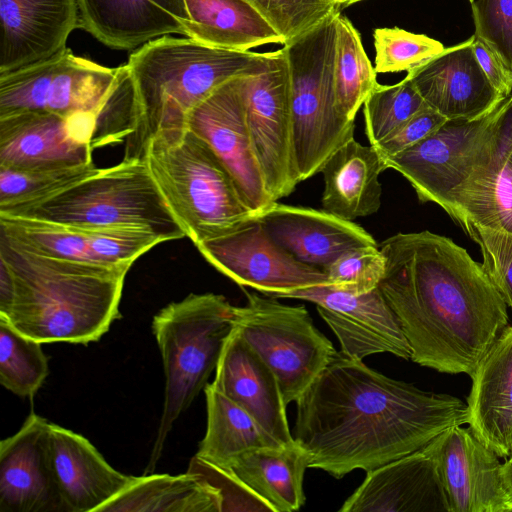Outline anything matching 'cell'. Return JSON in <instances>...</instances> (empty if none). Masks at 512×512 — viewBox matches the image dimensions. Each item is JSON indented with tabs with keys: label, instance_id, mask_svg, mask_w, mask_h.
I'll list each match as a JSON object with an SVG mask.
<instances>
[{
	"label": "cell",
	"instance_id": "obj_1",
	"mask_svg": "<svg viewBox=\"0 0 512 512\" xmlns=\"http://www.w3.org/2000/svg\"><path fill=\"white\" fill-rule=\"evenodd\" d=\"M296 404L294 440L310 468L337 479L374 470L468 422L460 398L392 379L341 351Z\"/></svg>",
	"mask_w": 512,
	"mask_h": 512
},
{
	"label": "cell",
	"instance_id": "obj_2",
	"mask_svg": "<svg viewBox=\"0 0 512 512\" xmlns=\"http://www.w3.org/2000/svg\"><path fill=\"white\" fill-rule=\"evenodd\" d=\"M379 247L386 261L379 289L401 324L410 360L470 376L508 325V306L482 263L428 230L397 233Z\"/></svg>",
	"mask_w": 512,
	"mask_h": 512
},
{
	"label": "cell",
	"instance_id": "obj_3",
	"mask_svg": "<svg viewBox=\"0 0 512 512\" xmlns=\"http://www.w3.org/2000/svg\"><path fill=\"white\" fill-rule=\"evenodd\" d=\"M130 267L51 258L0 235V318L42 344L98 341L120 317Z\"/></svg>",
	"mask_w": 512,
	"mask_h": 512
},
{
	"label": "cell",
	"instance_id": "obj_4",
	"mask_svg": "<svg viewBox=\"0 0 512 512\" xmlns=\"http://www.w3.org/2000/svg\"><path fill=\"white\" fill-rule=\"evenodd\" d=\"M277 56L278 50H229L168 35L142 45L126 64L134 86L135 116L124 160H143L150 140L185 128L190 111L214 89L271 68Z\"/></svg>",
	"mask_w": 512,
	"mask_h": 512
},
{
	"label": "cell",
	"instance_id": "obj_5",
	"mask_svg": "<svg viewBox=\"0 0 512 512\" xmlns=\"http://www.w3.org/2000/svg\"><path fill=\"white\" fill-rule=\"evenodd\" d=\"M143 160L194 245L256 218L222 160L189 128L154 136Z\"/></svg>",
	"mask_w": 512,
	"mask_h": 512
},
{
	"label": "cell",
	"instance_id": "obj_6",
	"mask_svg": "<svg viewBox=\"0 0 512 512\" xmlns=\"http://www.w3.org/2000/svg\"><path fill=\"white\" fill-rule=\"evenodd\" d=\"M0 216L37 219L66 226L151 232L164 241L186 237L144 160H124L100 169L41 200Z\"/></svg>",
	"mask_w": 512,
	"mask_h": 512
},
{
	"label": "cell",
	"instance_id": "obj_7",
	"mask_svg": "<svg viewBox=\"0 0 512 512\" xmlns=\"http://www.w3.org/2000/svg\"><path fill=\"white\" fill-rule=\"evenodd\" d=\"M235 329V306L214 293H191L153 318L165 374L163 412L147 471H153L175 421L208 384Z\"/></svg>",
	"mask_w": 512,
	"mask_h": 512
},
{
	"label": "cell",
	"instance_id": "obj_8",
	"mask_svg": "<svg viewBox=\"0 0 512 512\" xmlns=\"http://www.w3.org/2000/svg\"><path fill=\"white\" fill-rule=\"evenodd\" d=\"M337 14L282 48L290 77L295 154L301 181L321 172L327 160L354 138L355 120L340 114L335 99Z\"/></svg>",
	"mask_w": 512,
	"mask_h": 512
},
{
	"label": "cell",
	"instance_id": "obj_9",
	"mask_svg": "<svg viewBox=\"0 0 512 512\" xmlns=\"http://www.w3.org/2000/svg\"><path fill=\"white\" fill-rule=\"evenodd\" d=\"M119 67L108 68L69 48L0 74V117L38 111L70 117L94 114L100 121V147L115 143L109 98Z\"/></svg>",
	"mask_w": 512,
	"mask_h": 512
},
{
	"label": "cell",
	"instance_id": "obj_10",
	"mask_svg": "<svg viewBox=\"0 0 512 512\" xmlns=\"http://www.w3.org/2000/svg\"><path fill=\"white\" fill-rule=\"evenodd\" d=\"M245 294L246 305L235 306V328L275 373L286 405L296 402L337 351L315 327L305 306Z\"/></svg>",
	"mask_w": 512,
	"mask_h": 512
},
{
	"label": "cell",
	"instance_id": "obj_11",
	"mask_svg": "<svg viewBox=\"0 0 512 512\" xmlns=\"http://www.w3.org/2000/svg\"><path fill=\"white\" fill-rule=\"evenodd\" d=\"M507 98L475 120L447 121L434 133L384 161L413 187L419 201L433 202L445 212L452 193L491 154Z\"/></svg>",
	"mask_w": 512,
	"mask_h": 512
},
{
	"label": "cell",
	"instance_id": "obj_12",
	"mask_svg": "<svg viewBox=\"0 0 512 512\" xmlns=\"http://www.w3.org/2000/svg\"><path fill=\"white\" fill-rule=\"evenodd\" d=\"M246 121L274 201L301 182L296 161L290 77L282 49L271 68L241 78Z\"/></svg>",
	"mask_w": 512,
	"mask_h": 512
},
{
	"label": "cell",
	"instance_id": "obj_13",
	"mask_svg": "<svg viewBox=\"0 0 512 512\" xmlns=\"http://www.w3.org/2000/svg\"><path fill=\"white\" fill-rule=\"evenodd\" d=\"M219 272L241 287L279 299L313 286L329 285L325 271L305 264L277 244L257 218L195 245Z\"/></svg>",
	"mask_w": 512,
	"mask_h": 512
},
{
	"label": "cell",
	"instance_id": "obj_14",
	"mask_svg": "<svg viewBox=\"0 0 512 512\" xmlns=\"http://www.w3.org/2000/svg\"><path fill=\"white\" fill-rule=\"evenodd\" d=\"M100 147V121L94 114L62 117L25 111L0 117V166L54 170L92 164Z\"/></svg>",
	"mask_w": 512,
	"mask_h": 512
},
{
	"label": "cell",
	"instance_id": "obj_15",
	"mask_svg": "<svg viewBox=\"0 0 512 512\" xmlns=\"http://www.w3.org/2000/svg\"><path fill=\"white\" fill-rule=\"evenodd\" d=\"M241 78L224 82L196 105L187 116L186 127L211 146L257 216L276 201L268 190L249 133Z\"/></svg>",
	"mask_w": 512,
	"mask_h": 512
},
{
	"label": "cell",
	"instance_id": "obj_16",
	"mask_svg": "<svg viewBox=\"0 0 512 512\" xmlns=\"http://www.w3.org/2000/svg\"><path fill=\"white\" fill-rule=\"evenodd\" d=\"M280 298L314 303L346 356L362 360L373 354L390 353L410 360L411 349L401 324L379 287L354 294L320 285L296 290Z\"/></svg>",
	"mask_w": 512,
	"mask_h": 512
},
{
	"label": "cell",
	"instance_id": "obj_17",
	"mask_svg": "<svg viewBox=\"0 0 512 512\" xmlns=\"http://www.w3.org/2000/svg\"><path fill=\"white\" fill-rule=\"evenodd\" d=\"M0 235L36 254L101 266L132 265L165 242L145 230L81 228L11 216H0Z\"/></svg>",
	"mask_w": 512,
	"mask_h": 512
},
{
	"label": "cell",
	"instance_id": "obj_18",
	"mask_svg": "<svg viewBox=\"0 0 512 512\" xmlns=\"http://www.w3.org/2000/svg\"><path fill=\"white\" fill-rule=\"evenodd\" d=\"M431 444L450 512L512 511L500 457L469 426H452Z\"/></svg>",
	"mask_w": 512,
	"mask_h": 512
},
{
	"label": "cell",
	"instance_id": "obj_19",
	"mask_svg": "<svg viewBox=\"0 0 512 512\" xmlns=\"http://www.w3.org/2000/svg\"><path fill=\"white\" fill-rule=\"evenodd\" d=\"M50 423L32 412L0 443V512H66L51 465Z\"/></svg>",
	"mask_w": 512,
	"mask_h": 512
},
{
	"label": "cell",
	"instance_id": "obj_20",
	"mask_svg": "<svg viewBox=\"0 0 512 512\" xmlns=\"http://www.w3.org/2000/svg\"><path fill=\"white\" fill-rule=\"evenodd\" d=\"M341 512H450L431 442L367 472Z\"/></svg>",
	"mask_w": 512,
	"mask_h": 512
},
{
	"label": "cell",
	"instance_id": "obj_21",
	"mask_svg": "<svg viewBox=\"0 0 512 512\" xmlns=\"http://www.w3.org/2000/svg\"><path fill=\"white\" fill-rule=\"evenodd\" d=\"M471 37L407 72L414 87L433 110L448 121L475 120L506 99L491 85L479 66Z\"/></svg>",
	"mask_w": 512,
	"mask_h": 512
},
{
	"label": "cell",
	"instance_id": "obj_22",
	"mask_svg": "<svg viewBox=\"0 0 512 512\" xmlns=\"http://www.w3.org/2000/svg\"><path fill=\"white\" fill-rule=\"evenodd\" d=\"M78 27L77 0H0V74L62 51Z\"/></svg>",
	"mask_w": 512,
	"mask_h": 512
},
{
	"label": "cell",
	"instance_id": "obj_23",
	"mask_svg": "<svg viewBox=\"0 0 512 512\" xmlns=\"http://www.w3.org/2000/svg\"><path fill=\"white\" fill-rule=\"evenodd\" d=\"M256 218L270 237L301 262L324 269L346 250L378 245L357 223L330 212L273 203Z\"/></svg>",
	"mask_w": 512,
	"mask_h": 512
},
{
	"label": "cell",
	"instance_id": "obj_24",
	"mask_svg": "<svg viewBox=\"0 0 512 512\" xmlns=\"http://www.w3.org/2000/svg\"><path fill=\"white\" fill-rule=\"evenodd\" d=\"M212 383L244 408L280 445L295 442L275 373L236 328L225 343Z\"/></svg>",
	"mask_w": 512,
	"mask_h": 512
},
{
	"label": "cell",
	"instance_id": "obj_25",
	"mask_svg": "<svg viewBox=\"0 0 512 512\" xmlns=\"http://www.w3.org/2000/svg\"><path fill=\"white\" fill-rule=\"evenodd\" d=\"M446 213L463 230L476 225L512 233V94L490 156L452 193Z\"/></svg>",
	"mask_w": 512,
	"mask_h": 512
},
{
	"label": "cell",
	"instance_id": "obj_26",
	"mask_svg": "<svg viewBox=\"0 0 512 512\" xmlns=\"http://www.w3.org/2000/svg\"><path fill=\"white\" fill-rule=\"evenodd\" d=\"M79 27L102 44L130 50L169 34L186 35L184 0H77Z\"/></svg>",
	"mask_w": 512,
	"mask_h": 512
},
{
	"label": "cell",
	"instance_id": "obj_27",
	"mask_svg": "<svg viewBox=\"0 0 512 512\" xmlns=\"http://www.w3.org/2000/svg\"><path fill=\"white\" fill-rule=\"evenodd\" d=\"M49 450L66 512H98L135 478L114 469L87 438L54 423Z\"/></svg>",
	"mask_w": 512,
	"mask_h": 512
},
{
	"label": "cell",
	"instance_id": "obj_28",
	"mask_svg": "<svg viewBox=\"0 0 512 512\" xmlns=\"http://www.w3.org/2000/svg\"><path fill=\"white\" fill-rule=\"evenodd\" d=\"M468 422L500 458L512 454V325L496 338L470 375Z\"/></svg>",
	"mask_w": 512,
	"mask_h": 512
},
{
	"label": "cell",
	"instance_id": "obj_29",
	"mask_svg": "<svg viewBox=\"0 0 512 512\" xmlns=\"http://www.w3.org/2000/svg\"><path fill=\"white\" fill-rule=\"evenodd\" d=\"M385 170L383 159L372 145L364 146L351 139L321 170L323 209L350 221L375 214L381 207L379 176Z\"/></svg>",
	"mask_w": 512,
	"mask_h": 512
},
{
	"label": "cell",
	"instance_id": "obj_30",
	"mask_svg": "<svg viewBox=\"0 0 512 512\" xmlns=\"http://www.w3.org/2000/svg\"><path fill=\"white\" fill-rule=\"evenodd\" d=\"M307 468H310V455L295 441L245 452L226 469L268 502L275 512H293L305 503L303 479Z\"/></svg>",
	"mask_w": 512,
	"mask_h": 512
},
{
	"label": "cell",
	"instance_id": "obj_31",
	"mask_svg": "<svg viewBox=\"0 0 512 512\" xmlns=\"http://www.w3.org/2000/svg\"><path fill=\"white\" fill-rule=\"evenodd\" d=\"M190 18L186 37L211 47L248 51L284 44L246 0H184Z\"/></svg>",
	"mask_w": 512,
	"mask_h": 512
},
{
	"label": "cell",
	"instance_id": "obj_32",
	"mask_svg": "<svg viewBox=\"0 0 512 512\" xmlns=\"http://www.w3.org/2000/svg\"><path fill=\"white\" fill-rule=\"evenodd\" d=\"M98 512H221V499L199 474H151L135 477Z\"/></svg>",
	"mask_w": 512,
	"mask_h": 512
},
{
	"label": "cell",
	"instance_id": "obj_33",
	"mask_svg": "<svg viewBox=\"0 0 512 512\" xmlns=\"http://www.w3.org/2000/svg\"><path fill=\"white\" fill-rule=\"evenodd\" d=\"M204 392L207 426L195 455L226 469L245 452L280 446L244 408L213 383L207 384Z\"/></svg>",
	"mask_w": 512,
	"mask_h": 512
},
{
	"label": "cell",
	"instance_id": "obj_34",
	"mask_svg": "<svg viewBox=\"0 0 512 512\" xmlns=\"http://www.w3.org/2000/svg\"><path fill=\"white\" fill-rule=\"evenodd\" d=\"M334 90L342 116L355 120L360 107L378 85L376 71L362 45L358 30L340 12L336 16Z\"/></svg>",
	"mask_w": 512,
	"mask_h": 512
},
{
	"label": "cell",
	"instance_id": "obj_35",
	"mask_svg": "<svg viewBox=\"0 0 512 512\" xmlns=\"http://www.w3.org/2000/svg\"><path fill=\"white\" fill-rule=\"evenodd\" d=\"M42 343L0 318V383L20 397H32L49 374Z\"/></svg>",
	"mask_w": 512,
	"mask_h": 512
},
{
	"label": "cell",
	"instance_id": "obj_36",
	"mask_svg": "<svg viewBox=\"0 0 512 512\" xmlns=\"http://www.w3.org/2000/svg\"><path fill=\"white\" fill-rule=\"evenodd\" d=\"M98 170L93 163L54 170L0 166V213L41 200Z\"/></svg>",
	"mask_w": 512,
	"mask_h": 512
},
{
	"label": "cell",
	"instance_id": "obj_37",
	"mask_svg": "<svg viewBox=\"0 0 512 512\" xmlns=\"http://www.w3.org/2000/svg\"><path fill=\"white\" fill-rule=\"evenodd\" d=\"M365 132L375 146L420 110L428 107L410 78L393 85H378L363 104Z\"/></svg>",
	"mask_w": 512,
	"mask_h": 512
},
{
	"label": "cell",
	"instance_id": "obj_38",
	"mask_svg": "<svg viewBox=\"0 0 512 512\" xmlns=\"http://www.w3.org/2000/svg\"><path fill=\"white\" fill-rule=\"evenodd\" d=\"M373 39L376 73L408 72L445 49L433 38L398 27L376 28Z\"/></svg>",
	"mask_w": 512,
	"mask_h": 512
},
{
	"label": "cell",
	"instance_id": "obj_39",
	"mask_svg": "<svg viewBox=\"0 0 512 512\" xmlns=\"http://www.w3.org/2000/svg\"><path fill=\"white\" fill-rule=\"evenodd\" d=\"M287 44L340 12L332 0H246Z\"/></svg>",
	"mask_w": 512,
	"mask_h": 512
},
{
	"label": "cell",
	"instance_id": "obj_40",
	"mask_svg": "<svg viewBox=\"0 0 512 512\" xmlns=\"http://www.w3.org/2000/svg\"><path fill=\"white\" fill-rule=\"evenodd\" d=\"M385 268V257L379 245H365L346 250L323 270L329 286L362 294L379 287Z\"/></svg>",
	"mask_w": 512,
	"mask_h": 512
},
{
	"label": "cell",
	"instance_id": "obj_41",
	"mask_svg": "<svg viewBox=\"0 0 512 512\" xmlns=\"http://www.w3.org/2000/svg\"><path fill=\"white\" fill-rule=\"evenodd\" d=\"M188 472L199 474L218 493L221 512H275L274 508L252 491L231 471L194 455Z\"/></svg>",
	"mask_w": 512,
	"mask_h": 512
},
{
	"label": "cell",
	"instance_id": "obj_42",
	"mask_svg": "<svg viewBox=\"0 0 512 512\" xmlns=\"http://www.w3.org/2000/svg\"><path fill=\"white\" fill-rule=\"evenodd\" d=\"M464 231L480 247L486 273L512 309V233L476 225Z\"/></svg>",
	"mask_w": 512,
	"mask_h": 512
},
{
	"label": "cell",
	"instance_id": "obj_43",
	"mask_svg": "<svg viewBox=\"0 0 512 512\" xmlns=\"http://www.w3.org/2000/svg\"><path fill=\"white\" fill-rule=\"evenodd\" d=\"M475 34L512 69V0H470Z\"/></svg>",
	"mask_w": 512,
	"mask_h": 512
},
{
	"label": "cell",
	"instance_id": "obj_44",
	"mask_svg": "<svg viewBox=\"0 0 512 512\" xmlns=\"http://www.w3.org/2000/svg\"><path fill=\"white\" fill-rule=\"evenodd\" d=\"M447 121L445 117L428 106L414 114L373 147L385 161L416 145Z\"/></svg>",
	"mask_w": 512,
	"mask_h": 512
},
{
	"label": "cell",
	"instance_id": "obj_45",
	"mask_svg": "<svg viewBox=\"0 0 512 512\" xmlns=\"http://www.w3.org/2000/svg\"><path fill=\"white\" fill-rule=\"evenodd\" d=\"M471 39V47L484 75L502 97L508 98L512 94V69L476 35Z\"/></svg>",
	"mask_w": 512,
	"mask_h": 512
},
{
	"label": "cell",
	"instance_id": "obj_46",
	"mask_svg": "<svg viewBox=\"0 0 512 512\" xmlns=\"http://www.w3.org/2000/svg\"><path fill=\"white\" fill-rule=\"evenodd\" d=\"M501 473L504 488L512 502V458H508L504 463H502Z\"/></svg>",
	"mask_w": 512,
	"mask_h": 512
},
{
	"label": "cell",
	"instance_id": "obj_47",
	"mask_svg": "<svg viewBox=\"0 0 512 512\" xmlns=\"http://www.w3.org/2000/svg\"><path fill=\"white\" fill-rule=\"evenodd\" d=\"M340 9L344 7L347 0H332Z\"/></svg>",
	"mask_w": 512,
	"mask_h": 512
},
{
	"label": "cell",
	"instance_id": "obj_48",
	"mask_svg": "<svg viewBox=\"0 0 512 512\" xmlns=\"http://www.w3.org/2000/svg\"><path fill=\"white\" fill-rule=\"evenodd\" d=\"M360 1H362V0H347L344 7L352 5V4L360 2Z\"/></svg>",
	"mask_w": 512,
	"mask_h": 512
},
{
	"label": "cell",
	"instance_id": "obj_49",
	"mask_svg": "<svg viewBox=\"0 0 512 512\" xmlns=\"http://www.w3.org/2000/svg\"><path fill=\"white\" fill-rule=\"evenodd\" d=\"M509 458H512V454H511V456Z\"/></svg>",
	"mask_w": 512,
	"mask_h": 512
}]
</instances>
